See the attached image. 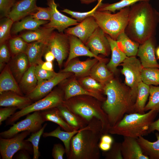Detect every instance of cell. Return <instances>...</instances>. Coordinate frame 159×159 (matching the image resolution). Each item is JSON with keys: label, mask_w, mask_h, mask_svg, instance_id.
Wrapping results in <instances>:
<instances>
[{"label": "cell", "mask_w": 159, "mask_h": 159, "mask_svg": "<svg viewBox=\"0 0 159 159\" xmlns=\"http://www.w3.org/2000/svg\"><path fill=\"white\" fill-rule=\"evenodd\" d=\"M64 100V92L57 90L52 91L42 98L16 112L6 120V125H13L20 118L30 113L57 107Z\"/></svg>", "instance_id": "obj_7"}, {"label": "cell", "mask_w": 159, "mask_h": 159, "mask_svg": "<svg viewBox=\"0 0 159 159\" xmlns=\"http://www.w3.org/2000/svg\"><path fill=\"white\" fill-rule=\"evenodd\" d=\"M44 59L46 61L52 62L55 59L53 53L49 50H47L44 55Z\"/></svg>", "instance_id": "obj_57"}, {"label": "cell", "mask_w": 159, "mask_h": 159, "mask_svg": "<svg viewBox=\"0 0 159 159\" xmlns=\"http://www.w3.org/2000/svg\"><path fill=\"white\" fill-rule=\"evenodd\" d=\"M69 55L66 64H68L77 57L86 56L94 57L100 60L103 59L94 54L89 48L86 46L82 41L77 37L69 35Z\"/></svg>", "instance_id": "obj_19"}, {"label": "cell", "mask_w": 159, "mask_h": 159, "mask_svg": "<svg viewBox=\"0 0 159 159\" xmlns=\"http://www.w3.org/2000/svg\"><path fill=\"white\" fill-rule=\"evenodd\" d=\"M80 22L74 27L66 29L65 33L77 37L85 44L99 26L93 16L87 17Z\"/></svg>", "instance_id": "obj_16"}, {"label": "cell", "mask_w": 159, "mask_h": 159, "mask_svg": "<svg viewBox=\"0 0 159 159\" xmlns=\"http://www.w3.org/2000/svg\"><path fill=\"white\" fill-rule=\"evenodd\" d=\"M47 124L45 123L42 127L38 131L32 133L30 137L26 140L32 144L33 149V159H38L40 156V153L39 150V145L40 138L44 133Z\"/></svg>", "instance_id": "obj_41"}, {"label": "cell", "mask_w": 159, "mask_h": 159, "mask_svg": "<svg viewBox=\"0 0 159 159\" xmlns=\"http://www.w3.org/2000/svg\"><path fill=\"white\" fill-rule=\"evenodd\" d=\"M57 107L62 118L75 130H78L87 125L88 123L85 120L70 111L62 103Z\"/></svg>", "instance_id": "obj_27"}, {"label": "cell", "mask_w": 159, "mask_h": 159, "mask_svg": "<svg viewBox=\"0 0 159 159\" xmlns=\"http://www.w3.org/2000/svg\"><path fill=\"white\" fill-rule=\"evenodd\" d=\"M106 36L109 41L111 52V59L107 66L111 72L115 73L117 71L118 66L127 56L120 49L116 40L113 39L106 34Z\"/></svg>", "instance_id": "obj_26"}, {"label": "cell", "mask_w": 159, "mask_h": 159, "mask_svg": "<svg viewBox=\"0 0 159 159\" xmlns=\"http://www.w3.org/2000/svg\"><path fill=\"white\" fill-rule=\"evenodd\" d=\"M150 86L142 81L138 86L137 94L134 105V112L145 113L144 108L149 95Z\"/></svg>", "instance_id": "obj_35"}, {"label": "cell", "mask_w": 159, "mask_h": 159, "mask_svg": "<svg viewBox=\"0 0 159 159\" xmlns=\"http://www.w3.org/2000/svg\"><path fill=\"white\" fill-rule=\"evenodd\" d=\"M81 82L84 87L89 91L99 94L103 91L104 86L91 77L83 78Z\"/></svg>", "instance_id": "obj_44"}, {"label": "cell", "mask_w": 159, "mask_h": 159, "mask_svg": "<svg viewBox=\"0 0 159 159\" xmlns=\"http://www.w3.org/2000/svg\"><path fill=\"white\" fill-rule=\"evenodd\" d=\"M149 100L146 105L145 112L155 110L159 112V87L150 86Z\"/></svg>", "instance_id": "obj_39"}, {"label": "cell", "mask_w": 159, "mask_h": 159, "mask_svg": "<svg viewBox=\"0 0 159 159\" xmlns=\"http://www.w3.org/2000/svg\"><path fill=\"white\" fill-rule=\"evenodd\" d=\"M47 4L51 10V16L49 22L44 24V27H53L59 32H63L68 27L79 24L76 19L69 18L61 14L57 9V5L54 0H47Z\"/></svg>", "instance_id": "obj_13"}, {"label": "cell", "mask_w": 159, "mask_h": 159, "mask_svg": "<svg viewBox=\"0 0 159 159\" xmlns=\"http://www.w3.org/2000/svg\"><path fill=\"white\" fill-rule=\"evenodd\" d=\"M158 113L152 110L143 114H126L120 120L110 127L108 133L136 138L146 135L149 134L150 125Z\"/></svg>", "instance_id": "obj_4"}, {"label": "cell", "mask_w": 159, "mask_h": 159, "mask_svg": "<svg viewBox=\"0 0 159 159\" xmlns=\"http://www.w3.org/2000/svg\"><path fill=\"white\" fill-rule=\"evenodd\" d=\"M155 38L153 37L139 45L137 55L143 68H159L155 55Z\"/></svg>", "instance_id": "obj_15"}, {"label": "cell", "mask_w": 159, "mask_h": 159, "mask_svg": "<svg viewBox=\"0 0 159 159\" xmlns=\"http://www.w3.org/2000/svg\"><path fill=\"white\" fill-rule=\"evenodd\" d=\"M107 98L102 108L107 115L110 127L120 120L126 114L134 112L136 99L130 88L118 79L113 78L103 87Z\"/></svg>", "instance_id": "obj_2"}, {"label": "cell", "mask_w": 159, "mask_h": 159, "mask_svg": "<svg viewBox=\"0 0 159 159\" xmlns=\"http://www.w3.org/2000/svg\"><path fill=\"white\" fill-rule=\"evenodd\" d=\"M102 0H98V3L95 7L92 10L87 12H80L74 11L67 9H64L61 11L70 15L78 22H80L87 17L94 16L98 7L102 3Z\"/></svg>", "instance_id": "obj_43"}, {"label": "cell", "mask_w": 159, "mask_h": 159, "mask_svg": "<svg viewBox=\"0 0 159 159\" xmlns=\"http://www.w3.org/2000/svg\"><path fill=\"white\" fill-rule=\"evenodd\" d=\"M47 50L54 55L59 66L61 67L68 56L69 49V35L54 32L47 42Z\"/></svg>", "instance_id": "obj_11"}, {"label": "cell", "mask_w": 159, "mask_h": 159, "mask_svg": "<svg viewBox=\"0 0 159 159\" xmlns=\"http://www.w3.org/2000/svg\"><path fill=\"white\" fill-rule=\"evenodd\" d=\"M30 153L26 150H21L17 153L15 158L17 159H30Z\"/></svg>", "instance_id": "obj_52"}, {"label": "cell", "mask_w": 159, "mask_h": 159, "mask_svg": "<svg viewBox=\"0 0 159 159\" xmlns=\"http://www.w3.org/2000/svg\"><path fill=\"white\" fill-rule=\"evenodd\" d=\"M55 29L53 27H39L35 30L23 33L20 37L27 43L36 41L47 43Z\"/></svg>", "instance_id": "obj_29"}, {"label": "cell", "mask_w": 159, "mask_h": 159, "mask_svg": "<svg viewBox=\"0 0 159 159\" xmlns=\"http://www.w3.org/2000/svg\"><path fill=\"white\" fill-rule=\"evenodd\" d=\"M112 144L100 141L99 146L100 150L104 152L108 151L110 149Z\"/></svg>", "instance_id": "obj_56"}, {"label": "cell", "mask_w": 159, "mask_h": 159, "mask_svg": "<svg viewBox=\"0 0 159 159\" xmlns=\"http://www.w3.org/2000/svg\"><path fill=\"white\" fill-rule=\"evenodd\" d=\"M150 0H121L118 2L109 4H102L99 6L97 10L114 12L124 8L130 6L140 1L149 2Z\"/></svg>", "instance_id": "obj_37"}, {"label": "cell", "mask_w": 159, "mask_h": 159, "mask_svg": "<svg viewBox=\"0 0 159 159\" xmlns=\"http://www.w3.org/2000/svg\"><path fill=\"white\" fill-rule=\"evenodd\" d=\"M100 101L92 96L82 95L64 100L62 104L70 111L84 118L88 123L95 118L100 120L102 124L103 134H107L110 127L108 117Z\"/></svg>", "instance_id": "obj_5"}, {"label": "cell", "mask_w": 159, "mask_h": 159, "mask_svg": "<svg viewBox=\"0 0 159 159\" xmlns=\"http://www.w3.org/2000/svg\"><path fill=\"white\" fill-rule=\"evenodd\" d=\"M16 0H0L1 17H8Z\"/></svg>", "instance_id": "obj_48"}, {"label": "cell", "mask_w": 159, "mask_h": 159, "mask_svg": "<svg viewBox=\"0 0 159 159\" xmlns=\"http://www.w3.org/2000/svg\"><path fill=\"white\" fill-rule=\"evenodd\" d=\"M31 132L25 131L9 138H0V153L2 159H11L14 155L20 150L33 153V146L31 142L25 140Z\"/></svg>", "instance_id": "obj_8"}, {"label": "cell", "mask_w": 159, "mask_h": 159, "mask_svg": "<svg viewBox=\"0 0 159 159\" xmlns=\"http://www.w3.org/2000/svg\"><path fill=\"white\" fill-rule=\"evenodd\" d=\"M44 122L40 113V111L33 112L27 115L26 118L16 123L8 130L0 133V137L9 138L17 134L25 131L34 133L39 130L42 127Z\"/></svg>", "instance_id": "obj_10"}, {"label": "cell", "mask_w": 159, "mask_h": 159, "mask_svg": "<svg viewBox=\"0 0 159 159\" xmlns=\"http://www.w3.org/2000/svg\"><path fill=\"white\" fill-rule=\"evenodd\" d=\"M121 150L123 159H149L143 154L137 138L124 137Z\"/></svg>", "instance_id": "obj_18"}, {"label": "cell", "mask_w": 159, "mask_h": 159, "mask_svg": "<svg viewBox=\"0 0 159 159\" xmlns=\"http://www.w3.org/2000/svg\"><path fill=\"white\" fill-rule=\"evenodd\" d=\"M51 9L49 6L47 7L38 6L37 12L30 15L37 20L50 21L51 18Z\"/></svg>", "instance_id": "obj_47"}, {"label": "cell", "mask_w": 159, "mask_h": 159, "mask_svg": "<svg viewBox=\"0 0 159 159\" xmlns=\"http://www.w3.org/2000/svg\"><path fill=\"white\" fill-rule=\"evenodd\" d=\"M65 153V148L61 144L57 143L54 145L52 156L54 159H63L64 155Z\"/></svg>", "instance_id": "obj_51"}, {"label": "cell", "mask_w": 159, "mask_h": 159, "mask_svg": "<svg viewBox=\"0 0 159 159\" xmlns=\"http://www.w3.org/2000/svg\"><path fill=\"white\" fill-rule=\"evenodd\" d=\"M37 0H19L12 8L8 17L14 22L19 21L37 11Z\"/></svg>", "instance_id": "obj_17"}, {"label": "cell", "mask_w": 159, "mask_h": 159, "mask_svg": "<svg viewBox=\"0 0 159 159\" xmlns=\"http://www.w3.org/2000/svg\"><path fill=\"white\" fill-rule=\"evenodd\" d=\"M40 113L44 122L49 121L56 123L66 131L70 132L75 130L62 118L57 107L40 111Z\"/></svg>", "instance_id": "obj_32"}, {"label": "cell", "mask_w": 159, "mask_h": 159, "mask_svg": "<svg viewBox=\"0 0 159 159\" xmlns=\"http://www.w3.org/2000/svg\"><path fill=\"white\" fill-rule=\"evenodd\" d=\"M8 64L13 76L19 83L30 66L27 55L25 53L15 55Z\"/></svg>", "instance_id": "obj_23"}, {"label": "cell", "mask_w": 159, "mask_h": 159, "mask_svg": "<svg viewBox=\"0 0 159 159\" xmlns=\"http://www.w3.org/2000/svg\"><path fill=\"white\" fill-rule=\"evenodd\" d=\"M64 100L72 97L82 95L92 96L101 102H103L106 99L100 94L89 91L82 87L75 80L69 82L64 89Z\"/></svg>", "instance_id": "obj_24"}, {"label": "cell", "mask_w": 159, "mask_h": 159, "mask_svg": "<svg viewBox=\"0 0 159 159\" xmlns=\"http://www.w3.org/2000/svg\"><path fill=\"white\" fill-rule=\"evenodd\" d=\"M9 44L10 51L14 55L25 53L28 44L20 36L11 39Z\"/></svg>", "instance_id": "obj_42"}, {"label": "cell", "mask_w": 159, "mask_h": 159, "mask_svg": "<svg viewBox=\"0 0 159 159\" xmlns=\"http://www.w3.org/2000/svg\"><path fill=\"white\" fill-rule=\"evenodd\" d=\"M90 72V77L104 86L113 78V73L108 69L103 59L99 60L92 67Z\"/></svg>", "instance_id": "obj_28"}, {"label": "cell", "mask_w": 159, "mask_h": 159, "mask_svg": "<svg viewBox=\"0 0 159 159\" xmlns=\"http://www.w3.org/2000/svg\"><path fill=\"white\" fill-rule=\"evenodd\" d=\"M59 126L54 130L49 132H44L42 136L44 138L53 137L57 138L63 143L66 150V155H68L70 149V141L72 137L77 133L79 130H74L68 132L62 130Z\"/></svg>", "instance_id": "obj_36"}, {"label": "cell", "mask_w": 159, "mask_h": 159, "mask_svg": "<svg viewBox=\"0 0 159 159\" xmlns=\"http://www.w3.org/2000/svg\"><path fill=\"white\" fill-rule=\"evenodd\" d=\"M14 22L8 17L2 19L0 23V44L5 43L10 37L11 29Z\"/></svg>", "instance_id": "obj_40"}, {"label": "cell", "mask_w": 159, "mask_h": 159, "mask_svg": "<svg viewBox=\"0 0 159 159\" xmlns=\"http://www.w3.org/2000/svg\"><path fill=\"white\" fill-rule=\"evenodd\" d=\"M155 131H157L159 133V118L157 120L154 121L151 123L148 130V133Z\"/></svg>", "instance_id": "obj_53"}, {"label": "cell", "mask_w": 159, "mask_h": 159, "mask_svg": "<svg viewBox=\"0 0 159 159\" xmlns=\"http://www.w3.org/2000/svg\"><path fill=\"white\" fill-rule=\"evenodd\" d=\"M107 134H103L100 138V141L111 144L114 143L113 138Z\"/></svg>", "instance_id": "obj_54"}, {"label": "cell", "mask_w": 159, "mask_h": 159, "mask_svg": "<svg viewBox=\"0 0 159 159\" xmlns=\"http://www.w3.org/2000/svg\"><path fill=\"white\" fill-rule=\"evenodd\" d=\"M85 44L97 56L101 54L107 56L111 52L106 34L99 26L89 38Z\"/></svg>", "instance_id": "obj_14"}, {"label": "cell", "mask_w": 159, "mask_h": 159, "mask_svg": "<svg viewBox=\"0 0 159 159\" xmlns=\"http://www.w3.org/2000/svg\"><path fill=\"white\" fill-rule=\"evenodd\" d=\"M156 53L158 59H159V46L157 48L156 50Z\"/></svg>", "instance_id": "obj_58"}, {"label": "cell", "mask_w": 159, "mask_h": 159, "mask_svg": "<svg viewBox=\"0 0 159 159\" xmlns=\"http://www.w3.org/2000/svg\"><path fill=\"white\" fill-rule=\"evenodd\" d=\"M94 59L85 61H71L61 72L73 73L77 76H82L90 72L92 67L99 61Z\"/></svg>", "instance_id": "obj_25"}, {"label": "cell", "mask_w": 159, "mask_h": 159, "mask_svg": "<svg viewBox=\"0 0 159 159\" xmlns=\"http://www.w3.org/2000/svg\"><path fill=\"white\" fill-rule=\"evenodd\" d=\"M40 65L41 68L44 69L48 71L54 70L53 64L52 62H43Z\"/></svg>", "instance_id": "obj_55"}, {"label": "cell", "mask_w": 159, "mask_h": 159, "mask_svg": "<svg viewBox=\"0 0 159 159\" xmlns=\"http://www.w3.org/2000/svg\"><path fill=\"white\" fill-rule=\"evenodd\" d=\"M10 56L9 49L5 42L0 44V68L2 70L6 63H8L10 60Z\"/></svg>", "instance_id": "obj_49"}, {"label": "cell", "mask_w": 159, "mask_h": 159, "mask_svg": "<svg viewBox=\"0 0 159 159\" xmlns=\"http://www.w3.org/2000/svg\"><path fill=\"white\" fill-rule=\"evenodd\" d=\"M130 9V6L127 7L113 14L97 10L93 16L103 32L116 40L119 35L125 32L127 25Z\"/></svg>", "instance_id": "obj_6"}, {"label": "cell", "mask_w": 159, "mask_h": 159, "mask_svg": "<svg viewBox=\"0 0 159 159\" xmlns=\"http://www.w3.org/2000/svg\"><path fill=\"white\" fill-rule=\"evenodd\" d=\"M32 103L26 96L20 95L11 91L4 92L0 94V106L15 107L21 110Z\"/></svg>", "instance_id": "obj_20"}, {"label": "cell", "mask_w": 159, "mask_h": 159, "mask_svg": "<svg viewBox=\"0 0 159 159\" xmlns=\"http://www.w3.org/2000/svg\"><path fill=\"white\" fill-rule=\"evenodd\" d=\"M101 122L95 118L72 138L68 159H99V141L103 134Z\"/></svg>", "instance_id": "obj_3"}, {"label": "cell", "mask_w": 159, "mask_h": 159, "mask_svg": "<svg viewBox=\"0 0 159 159\" xmlns=\"http://www.w3.org/2000/svg\"><path fill=\"white\" fill-rule=\"evenodd\" d=\"M103 155L106 159H123L121 153V143H113L109 150L104 152Z\"/></svg>", "instance_id": "obj_45"}, {"label": "cell", "mask_w": 159, "mask_h": 159, "mask_svg": "<svg viewBox=\"0 0 159 159\" xmlns=\"http://www.w3.org/2000/svg\"><path fill=\"white\" fill-rule=\"evenodd\" d=\"M18 83L7 64L0 74V94L5 91H11L23 96Z\"/></svg>", "instance_id": "obj_22"}, {"label": "cell", "mask_w": 159, "mask_h": 159, "mask_svg": "<svg viewBox=\"0 0 159 159\" xmlns=\"http://www.w3.org/2000/svg\"><path fill=\"white\" fill-rule=\"evenodd\" d=\"M120 65L122 67L121 72L125 77V84L130 88L136 100L138 86L142 81L141 74L143 68L140 61L135 56L127 57Z\"/></svg>", "instance_id": "obj_9"}, {"label": "cell", "mask_w": 159, "mask_h": 159, "mask_svg": "<svg viewBox=\"0 0 159 159\" xmlns=\"http://www.w3.org/2000/svg\"><path fill=\"white\" fill-rule=\"evenodd\" d=\"M159 23V12L149 2H139L130 6L125 32L132 40L141 44L155 37Z\"/></svg>", "instance_id": "obj_1"}, {"label": "cell", "mask_w": 159, "mask_h": 159, "mask_svg": "<svg viewBox=\"0 0 159 159\" xmlns=\"http://www.w3.org/2000/svg\"><path fill=\"white\" fill-rule=\"evenodd\" d=\"M48 22L47 21L35 19L30 15L23 18L20 21L16 22L12 26L11 33L16 34L24 30H34Z\"/></svg>", "instance_id": "obj_31"}, {"label": "cell", "mask_w": 159, "mask_h": 159, "mask_svg": "<svg viewBox=\"0 0 159 159\" xmlns=\"http://www.w3.org/2000/svg\"><path fill=\"white\" fill-rule=\"evenodd\" d=\"M141 79L142 82L149 86L159 85V68H143Z\"/></svg>", "instance_id": "obj_38"}, {"label": "cell", "mask_w": 159, "mask_h": 159, "mask_svg": "<svg viewBox=\"0 0 159 159\" xmlns=\"http://www.w3.org/2000/svg\"><path fill=\"white\" fill-rule=\"evenodd\" d=\"M71 74V72H61L50 79L38 81L35 88L26 96L32 101L41 99L49 93L55 86L68 78Z\"/></svg>", "instance_id": "obj_12"}, {"label": "cell", "mask_w": 159, "mask_h": 159, "mask_svg": "<svg viewBox=\"0 0 159 159\" xmlns=\"http://www.w3.org/2000/svg\"><path fill=\"white\" fill-rule=\"evenodd\" d=\"M116 41L120 49L127 57L137 55L140 44L130 39L125 32L119 35Z\"/></svg>", "instance_id": "obj_34"}, {"label": "cell", "mask_w": 159, "mask_h": 159, "mask_svg": "<svg viewBox=\"0 0 159 159\" xmlns=\"http://www.w3.org/2000/svg\"><path fill=\"white\" fill-rule=\"evenodd\" d=\"M35 66H29L19 83L21 90L26 95L32 91L38 84V80L35 73Z\"/></svg>", "instance_id": "obj_30"}, {"label": "cell", "mask_w": 159, "mask_h": 159, "mask_svg": "<svg viewBox=\"0 0 159 159\" xmlns=\"http://www.w3.org/2000/svg\"><path fill=\"white\" fill-rule=\"evenodd\" d=\"M40 64L35 66V73L38 81L50 79L58 73L53 71H48L42 68Z\"/></svg>", "instance_id": "obj_46"}, {"label": "cell", "mask_w": 159, "mask_h": 159, "mask_svg": "<svg viewBox=\"0 0 159 159\" xmlns=\"http://www.w3.org/2000/svg\"><path fill=\"white\" fill-rule=\"evenodd\" d=\"M47 43L36 41L28 44L25 53L30 66H36L43 62L42 57L47 51Z\"/></svg>", "instance_id": "obj_21"}, {"label": "cell", "mask_w": 159, "mask_h": 159, "mask_svg": "<svg viewBox=\"0 0 159 159\" xmlns=\"http://www.w3.org/2000/svg\"><path fill=\"white\" fill-rule=\"evenodd\" d=\"M157 140L151 142L143 136L137 138L143 154L149 159H159V133L155 134Z\"/></svg>", "instance_id": "obj_33"}, {"label": "cell", "mask_w": 159, "mask_h": 159, "mask_svg": "<svg viewBox=\"0 0 159 159\" xmlns=\"http://www.w3.org/2000/svg\"><path fill=\"white\" fill-rule=\"evenodd\" d=\"M18 108L15 107H5L0 109V125L2 122L6 120L11 116L13 115Z\"/></svg>", "instance_id": "obj_50"}]
</instances>
